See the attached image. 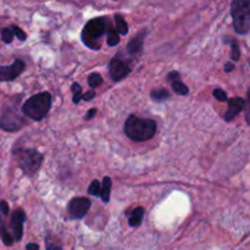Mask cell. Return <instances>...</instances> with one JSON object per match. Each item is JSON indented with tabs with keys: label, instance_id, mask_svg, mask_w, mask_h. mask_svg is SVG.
Instances as JSON below:
<instances>
[{
	"label": "cell",
	"instance_id": "1",
	"mask_svg": "<svg viewBox=\"0 0 250 250\" xmlns=\"http://www.w3.org/2000/svg\"><path fill=\"white\" fill-rule=\"evenodd\" d=\"M125 133L134 142H146L156 133V122L131 115L125 124Z\"/></svg>",
	"mask_w": 250,
	"mask_h": 250
},
{
	"label": "cell",
	"instance_id": "2",
	"mask_svg": "<svg viewBox=\"0 0 250 250\" xmlns=\"http://www.w3.org/2000/svg\"><path fill=\"white\" fill-rule=\"evenodd\" d=\"M51 106V95L50 93L43 92L38 93V94L33 95L26 100V103L22 106V111L26 116L29 119L34 120V121H41L46 114L49 112Z\"/></svg>",
	"mask_w": 250,
	"mask_h": 250
},
{
	"label": "cell",
	"instance_id": "3",
	"mask_svg": "<svg viewBox=\"0 0 250 250\" xmlns=\"http://www.w3.org/2000/svg\"><path fill=\"white\" fill-rule=\"evenodd\" d=\"M106 19L105 17H97L87 22L82 32V41L88 48L98 49L100 48V39L106 32Z\"/></svg>",
	"mask_w": 250,
	"mask_h": 250
},
{
	"label": "cell",
	"instance_id": "4",
	"mask_svg": "<svg viewBox=\"0 0 250 250\" xmlns=\"http://www.w3.org/2000/svg\"><path fill=\"white\" fill-rule=\"evenodd\" d=\"M17 158V165L26 175L32 176L39 170L43 163V154L37 151L36 149H17L15 151Z\"/></svg>",
	"mask_w": 250,
	"mask_h": 250
},
{
	"label": "cell",
	"instance_id": "5",
	"mask_svg": "<svg viewBox=\"0 0 250 250\" xmlns=\"http://www.w3.org/2000/svg\"><path fill=\"white\" fill-rule=\"evenodd\" d=\"M231 12L237 33H248L250 29V0H233Z\"/></svg>",
	"mask_w": 250,
	"mask_h": 250
},
{
	"label": "cell",
	"instance_id": "6",
	"mask_svg": "<svg viewBox=\"0 0 250 250\" xmlns=\"http://www.w3.org/2000/svg\"><path fill=\"white\" fill-rule=\"evenodd\" d=\"M23 125H26L23 117L17 114V111H12V110H6L0 120V127L7 132L17 131Z\"/></svg>",
	"mask_w": 250,
	"mask_h": 250
},
{
	"label": "cell",
	"instance_id": "7",
	"mask_svg": "<svg viewBox=\"0 0 250 250\" xmlns=\"http://www.w3.org/2000/svg\"><path fill=\"white\" fill-rule=\"evenodd\" d=\"M90 205H92V203L87 198H73L68 203V214L72 219L81 220L89 211Z\"/></svg>",
	"mask_w": 250,
	"mask_h": 250
},
{
	"label": "cell",
	"instance_id": "8",
	"mask_svg": "<svg viewBox=\"0 0 250 250\" xmlns=\"http://www.w3.org/2000/svg\"><path fill=\"white\" fill-rule=\"evenodd\" d=\"M109 72L112 80H114L115 82H119V81L124 80L125 77L128 76V73L131 72V67H129L128 63L125 60H122V59L114 58L109 63Z\"/></svg>",
	"mask_w": 250,
	"mask_h": 250
},
{
	"label": "cell",
	"instance_id": "9",
	"mask_svg": "<svg viewBox=\"0 0 250 250\" xmlns=\"http://www.w3.org/2000/svg\"><path fill=\"white\" fill-rule=\"evenodd\" d=\"M24 71V62L22 60L14 61L10 66H0V82L14 81Z\"/></svg>",
	"mask_w": 250,
	"mask_h": 250
},
{
	"label": "cell",
	"instance_id": "10",
	"mask_svg": "<svg viewBox=\"0 0 250 250\" xmlns=\"http://www.w3.org/2000/svg\"><path fill=\"white\" fill-rule=\"evenodd\" d=\"M24 221H26V215H24L23 210L17 209L12 212L10 226H11L12 232H14V239H16V241H21L22 236H23Z\"/></svg>",
	"mask_w": 250,
	"mask_h": 250
},
{
	"label": "cell",
	"instance_id": "11",
	"mask_svg": "<svg viewBox=\"0 0 250 250\" xmlns=\"http://www.w3.org/2000/svg\"><path fill=\"white\" fill-rule=\"evenodd\" d=\"M246 102L242 98H232L229 100V110H227L226 115H225V120L226 121H232L236 119L237 115L243 110Z\"/></svg>",
	"mask_w": 250,
	"mask_h": 250
},
{
	"label": "cell",
	"instance_id": "12",
	"mask_svg": "<svg viewBox=\"0 0 250 250\" xmlns=\"http://www.w3.org/2000/svg\"><path fill=\"white\" fill-rule=\"evenodd\" d=\"M167 80L171 82V87H172L173 92L176 94H180V95H187L189 93V89H188L187 85L180 80V73L178 72H171L168 75Z\"/></svg>",
	"mask_w": 250,
	"mask_h": 250
},
{
	"label": "cell",
	"instance_id": "13",
	"mask_svg": "<svg viewBox=\"0 0 250 250\" xmlns=\"http://www.w3.org/2000/svg\"><path fill=\"white\" fill-rule=\"evenodd\" d=\"M146 32H141L136 38H133L131 42H129L128 45H127V50H128V53L131 54V55H137V54L141 53L142 49H143V43H144V38H146Z\"/></svg>",
	"mask_w": 250,
	"mask_h": 250
},
{
	"label": "cell",
	"instance_id": "14",
	"mask_svg": "<svg viewBox=\"0 0 250 250\" xmlns=\"http://www.w3.org/2000/svg\"><path fill=\"white\" fill-rule=\"evenodd\" d=\"M143 217H144V209L143 208H136L133 211L131 212L129 215V220H128V224L131 227H139L141 226L142 221H143Z\"/></svg>",
	"mask_w": 250,
	"mask_h": 250
},
{
	"label": "cell",
	"instance_id": "15",
	"mask_svg": "<svg viewBox=\"0 0 250 250\" xmlns=\"http://www.w3.org/2000/svg\"><path fill=\"white\" fill-rule=\"evenodd\" d=\"M111 180L110 177H104L103 180V186H100L99 197L104 203H109L110 200V192H111Z\"/></svg>",
	"mask_w": 250,
	"mask_h": 250
},
{
	"label": "cell",
	"instance_id": "16",
	"mask_svg": "<svg viewBox=\"0 0 250 250\" xmlns=\"http://www.w3.org/2000/svg\"><path fill=\"white\" fill-rule=\"evenodd\" d=\"M151 98H153L155 102L161 103V102H165L170 98V92L166 90L165 88H160V89H154L151 92Z\"/></svg>",
	"mask_w": 250,
	"mask_h": 250
},
{
	"label": "cell",
	"instance_id": "17",
	"mask_svg": "<svg viewBox=\"0 0 250 250\" xmlns=\"http://www.w3.org/2000/svg\"><path fill=\"white\" fill-rule=\"evenodd\" d=\"M115 23H116V31L121 34H127L128 33V26H127V22L125 21L124 17L121 15L116 14L115 15Z\"/></svg>",
	"mask_w": 250,
	"mask_h": 250
},
{
	"label": "cell",
	"instance_id": "18",
	"mask_svg": "<svg viewBox=\"0 0 250 250\" xmlns=\"http://www.w3.org/2000/svg\"><path fill=\"white\" fill-rule=\"evenodd\" d=\"M106 37H107V44L110 46H115L120 43V37L119 33H117L116 29L114 27H110V28H106Z\"/></svg>",
	"mask_w": 250,
	"mask_h": 250
},
{
	"label": "cell",
	"instance_id": "19",
	"mask_svg": "<svg viewBox=\"0 0 250 250\" xmlns=\"http://www.w3.org/2000/svg\"><path fill=\"white\" fill-rule=\"evenodd\" d=\"M103 83V77L99 75V73H92V75L88 77V84H89L90 88H97L99 85H102Z\"/></svg>",
	"mask_w": 250,
	"mask_h": 250
},
{
	"label": "cell",
	"instance_id": "20",
	"mask_svg": "<svg viewBox=\"0 0 250 250\" xmlns=\"http://www.w3.org/2000/svg\"><path fill=\"white\" fill-rule=\"evenodd\" d=\"M0 237H1L5 246H11V244L14 243V237L6 231V229H5L4 226H0Z\"/></svg>",
	"mask_w": 250,
	"mask_h": 250
},
{
	"label": "cell",
	"instance_id": "21",
	"mask_svg": "<svg viewBox=\"0 0 250 250\" xmlns=\"http://www.w3.org/2000/svg\"><path fill=\"white\" fill-rule=\"evenodd\" d=\"M71 90L73 93V103L78 104L81 98H82V88H81V85L78 83H73L72 87H71Z\"/></svg>",
	"mask_w": 250,
	"mask_h": 250
},
{
	"label": "cell",
	"instance_id": "22",
	"mask_svg": "<svg viewBox=\"0 0 250 250\" xmlns=\"http://www.w3.org/2000/svg\"><path fill=\"white\" fill-rule=\"evenodd\" d=\"M14 37H15V34H14V32H12L11 27H10V28H4L1 31V39L4 43L10 44L12 41H14Z\"/></svg>",
	"mask_w": 250,
	"mask_h": 250
},
{
	"label": "cell",
	"instance_id": "23",
	"mask_svg": "<svg viewBox=\"0 0 250 250\" xmlns=\"http://www.w3.org/2000/svg\"><path fill=\"white\" fill-rule=\"evenodd\" d=\"M88 193H89L90 195H94V197H99V193H100L99 181L94 180L92 183H90L89 188H88Z\"/></svg>",
	"mask_w": 250,
	"mask_h": 250
},
{
	"label": "cell",
	"instance_id": "24",
	"mask_svg": "<svg viewBox=\"0 0 250 250\" xmlns=\"http://www.w3.org/2000/svg\"><path fill=\"white\" fill-rule=\"evenodd\" d=\"M232 59L234 61H238L241 58V50H239V46L236 42H232V53H231Z\"/></svg>",
	"mask_w": 250,
	"mask_h": 250
},
{
	"label": "cell",
	"instance_id": "25",
	"mask_svg": "<svg viewBox=\"0 0 250 250\" xmlns=\"http://www.w3.org/2000/svg\"><path fill=\"white\" fill-rule=\"evenodd\" d=\"M11 28H12V32H14L15 36H16L20 41H26L27 36L21 28H19V27H16V26H11Z\"/></svg>",
	"mask_w": 250,
	"mask_h": 250
},
{
	"label": "cell",
	"instance_id": "26",
	"mask_svg": "<svg viewBox=\"0 0 250 250\" xmlns=\"http://www.w3.org/2000/svg\"><path fill=\"white\" fill-rule=\"evenodd\" d=\"M214 97L216 98L219 102H227V94L225 90L222 89H215L214 90Z\"/></svg>",
	"mask_w": 250,
	"mask_h": 250
},
{
	"label": "cell",
	"instance_id": "27",
	"mask_svg": "<svg viewBox=\"0 0 250 250\" xmlns=\"http://www.w3.org/2000/svg\"><path fill=\"white\" fill-rule=\"evenodd\" d=\"M0 211H1L5 216L9 215V205H7V203L4 202V200L0 202Z\"/></svg>",
	"mask_w": 250,
	"mask_h": 250
},
{
	"label": "cell",
	"instance_id": "28",
	"mask_svg": "<svg viewBox=\"0 0 250 250\" xmlns=\"http://www.w3.org/2000/svg\"><path fill=\"white\" fill-rule=\"evenodd\" d=\"M94 97H95L94 90H89V92H87L85 94H82V98H81V99L85 100V102H89V100H92Z\"/></svg>",
	"mask_w": 250,
	"mask_h": 250
},
{
	"label": "cell",
	"instance_id": "29",
	"mask_svg": "<svg viewBox=\"0 0 250 250\" xmlns=\"http://www.w3.org/2000/svg\"><path fill=\"white\" fill-rule=\"evenodd\" d=\"M46 250H62V248L60 246H56V244H48Z\"/></svg>",
	"mask_w": 250,
	"mask_h": 250
},
{
	"label": "cell",
	"instance_id": "30",
	"mask_svg": "<svg viewBox=\"0 0 250 250\" xmlns=\"http://www.w3.org/2000/svg\"><path fill=\"white\" fill-rule=\"evenodd\" d=\"M26 248H27V250H39V246L36 243H29V244H27Z\"/></svg>",
	"mask_w": 250,
	"mask_h": 250
},
{
	"label": "cell",
	"instance_id": "31",
	"mask_svg": "<svg viewBox=\"0 0 250 250\" xmlns=\"http://www.w3.org/2000/svg\"><path fill=\"white\" fill-rule=\"evenodd\" d=\"M95 114H97V109L89 110V111H88V114H87V116H85V120H90L93 116H94Z\"/></svg>",
	"mask_w": 250,
	"mask_h": 250
},
{
	"label": "cell",
	"instance_id": "32",
	"mask_svg": "<svg viewBox=\"0 0 250 250\" xmlns=\"http://www.w3.org/2000/svg\"><path fill=\"white\" fill-rule=\"evenodd\" d=\"M232 70H233V65H232L231 62L226 63V67H225V71H226V72H229V71H232Z\"/></svg>",
	"mask_w": 250,
	"mask_h": 250
}]
</instances>
